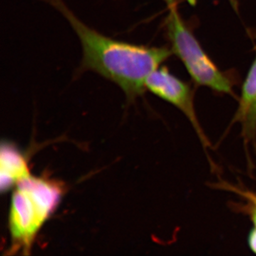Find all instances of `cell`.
Masks as SVG:
<instances>
[{
  "label": "cell",
  "instance_id": "5b68a950",
  "mask_svg": "<svg viewBox=\"0 0 256 256\" xmlns=\"http://www.w3.org/2000/svg\"><path fill=\"white\" fill-rule=\"evenodd\" d=\"M30 170L22 154L9 143H2L0 154V188L8 191L18 182L30 176Z\"/></svg>",
  "mask_w": 256,
  "mask_h": 256
},
{
  "label": "cell",
  "instance_id": "9c48e42d",
  "mask_svg": "<svg viewBox=\"0 0 256 256\" xmlns=\"http://www.w3.org/2000/svg\"><path fill=\"white\" fill-rule=\"evenodd\" d=\"M248 242L250 250L256 254V227L254 226V228L250 230L248 238Z\"/></svg>",
  "mask_w": 256,
  "mask_h": 256
},
{
  "label": "cell",
  "instance_id": "8992f818",
  "mask_svg": "<svg viewBox=\"0 0 256 256\" xmlns=\"http://www.w3.org/2000/svg\"><path fill=\"white\" fill-rule=\"evenodd\" d=\"M256 100V58L248 72L246 78L242 84V95L238 101V107L232 120V124L244 120L250 106Z\"/></svg>",
  "mask_w": 256,
  "mask_h": 256
},
{
  "label": "cell",
  "instance_id": "277c9868",
  "mask_svg": "<svg viewBox=\"0 0 256 256\" xmlns=\"http://www.w3.org/2000/svg\"><path fill=\"white\" fill-rule=\"evenodd\" d=\"M146 90L170 102L181 111L190 121L204 149L210 141L202 128L194 106V92L186 82L170 73L166 67H159L146 79Z\"/></svg>",
  "mask_w": 256,
  "mask_h": 256
},
{
  "label": "cell",
  "instance_id": "ba28073f",
  "mask_svg": "<svg viewBox=\"0 0 256 256\" xmlns=\"http://www.w3.org/2000/svg\"><path fill=\"white\" fill-rule=\"evenodd\" d=\"M225 188H230L236 193L240 194V195H242L244 198H246L250 203V204H249L250 205V208H252V210L256 212V194H255L250 191H245V190H240V188H234L232 186H228V185H226Z\"/></svg>",
  "mask_w": 256,
  "mask_h": 256
},
{
  "label": "cell",
  "instance_id": "6da1fadb",
  "mask_svg": "<svg viewBox=\"0 0 256 256\" xmlns=\"http://www.w3.org/2000/svg\"><path fill=\"white\" fill-rule=\"evenodd\" d=\"M63 15L82 50L79 73L92 70L114 82L133 100L146 92V79L172 54L168 47L132 44L106 36L79 20L63 0H44Z\"/></svg>",
  "mask_w": 256,
  "mask_h": 256
},
{
  "label": "cell",
  "instance_id": "7a4b0ae2",
  "mask_svg": "<svg viewBox=\"0 0 256 256\" xmlns=\"http://www.w3.org/2000/svg\"><path fill=\"white\" fill-rule=\"evenodd\" d=\"M62 192L58 184L31 175L18 182L9 217L13 250H30L40 228L58 205Z\"/></svg>",
  "mask_w": 256,
  "mask_h": 256
},
{
  "label": "cell",
  "instance_id": "30bf717a",
  "mask_svg": "<svg viewBox=\"0 0 256 256\" xmlns=\"http://www.w3.org/2000/svg\"><path fill=\"white\" fill-rule=\"evenodd\" d=\"M163 1L168 4V6H169V8L175 6V3H176V0H163Z\"/></svg>",
  "mask_w": 256,
  "mask_h": 256
},
{
  "label": "cell",
  "instance_id": "3957f363",
  "mask_svg": "<svg viewBox=\"0 0 256 256\" xmlns=\"http://www.w3.org/2000/svg\"><path fill=\"white\" fill-rule=\"evenodd\" d=\"M166 30L172 53L182 60L194 82L216 92L235 97L232 79L206 54L182 18L176 5L170 8Z\"/></svg>",
  "mask_w": 256,
  "mask_h": 256
},
{
  "label": "cell",
  "instance_id": "8fae6325",
  "mask_svg": "<svg viewBox=\"0 0 256 256\" xmlns=\"http://www.w3.org/2000/svg\"><path fill=\"white\" fill-rule=\"evenodd\" d=\"M194 1H195V0H194Z\"/></svg>",
  "mask_w": 256,
  "mask_h": 256
},
{
  "label": "cell",
  "instance_id": "52a82bcc",
  "mask_svg": "<svg viewBox=\"0 0 256 256\" xmlns=\"http://www.w3.org/2000/svg\"><path fill=\"white\" fill-rule=\"evenodd\" d=\"M242 124V137L246 143L255 139L256 136V100L250 106Z\"/></svg>",
  "mask_w": 256,
  "mask_h": 256
}]
</instances>
